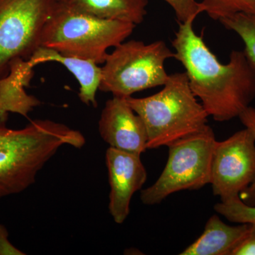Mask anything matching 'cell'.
Wrapping results in <instances>:
<instances>
[{
	"label": "cell",
	"mask_w": 255,
	"mask_h": 255,
	"mask_svg": "<svg viewBox=\"0 0 255 255\" xmlns=\"http://www.w3.org/2000/svg\"><path fill=\"white\" fill-rule=\"evenodd\" d=\"M194 18L179 23L172 41L174 58L185 68L189 86L209 117L218 122L239 117L255 98V70L244 51L233 50L220 63L196 34Z\"/></svg>",
	"instance_id": "6da1fadb"
},
{
	"label": "cell",
	"mask_w": 255,
	"mask_h": 255,
	"mask_svg": "<svg viewBox=\"0 0 255 255\" xmlns=\"http://www.w3.org/2000/svg\"><path fill=\"white\" fill-rule=\"evenodd\" d=\"M85 143L81 132L48 119L33 121L21 129L0 122V199L33 185L38 172L60 147L80 149Z\"/></svg>",
	"instance_id": "7a4b0ae2"
},
{
	"label": "cell",
	"mask_w": 255,
	"mask_h": 255,
	"mask_svg": "<svg viewBox=\"0 0 255 255\" xmlns=\"http://www.w3.org/2000/svg\"><path fill=\"white\" fill-rule=\"evenodd\" d=\"M127 100L145 124L147 149L168 147L209 127V115L191 91L185 72L169 75L155 95Z\"/></svg>",
	"instance_id": "3957f363"
},
{
	"label": "cell",
	"mask_w": 255,
	"mask_h": 255,
	"mask_svg": "<svg viewBox=\"0 0 255 255\" xmlns=\"http://www.w3.org/2000/svg\"><path fill=\"white\" fill-rule=\"evenodd\" d=\"M135 26L75 11L57 0L42 32L41 46L100 65L108 50L125 41Z\"/></svg>",
	"instance_id": "277c9868"
},
{
	"label": "cell",
	"mask_w": 255,
	"mask_h": 255,
	"mask_svg": "<svg viewBox=\"0 0 255 255\" xmlns=\"http://www.w3.org/2000/svg\"><path fill=\"white\" fill-rule=\"evenodd\" d=\"M169 58H174V52L163 41L148 44L135 40L124 41L106 58L100 90L127 98L142 90L164 86L169 77L164 64Z\"/></svg>",
	"instance_id": "5b68a950"
},
{
	"label": "cell",
	"mask_w": 255,
	"mask_h": 255,
	"mask_svg": "<svg viewBox=\"0 0 255 255\" xmlns=\"http://www.w3.org/2000/svg\"><path fill=\"white\" fill-rule=\"evenodd\" d=\"M216 142L214 130L209 126L203 131L169 145L168 159L162 174L140 192L142 204L155 205L174 193L199 190L210 184Z\"/></svg>",
	"instance_id": "8992f818"
},
{
	"label": "cell",
	"mask_w": 255,
	"mask_h": 255,
	"mask_svg": "<svg viewBox=\"0 0 255 255\" xmlns=\"http://www.w3.org/2000/svg\"><path fill=\"white\" fill-rule=\"evenodd\" d=\"M57 0H0V78L15 58L29 59Z\"/></svg>",
	"instance_id": "52a82bcc"
},
{
	"label": "cell",
	"mask_w": 255,
	"mask_h": 255,
	"mask_svg": "<svg viewBox=\"0 0 255 255\" xmlns=\"http://www.w3.org/2000/svg\"><path fill=\"white\" fill-rule=\"evenodd\" d=\"M255 180V136L250 129L215 143L211 182L215 196L225 202L240 198Z\"/></svg>",
	"instance_id": "ba28073f"
},
{
	"label": "cell",
	"mask_w": 255,
	"mask_h": 255,
	"mask_svg": "<svg viewBox=\"0 0 255 255\" xmlns=\"http://www.w3.org/2000/svg\"><path fill=\"white\" fill-rule=\"evenodd\" d=\"M106 164L110 184L109 211L114 222L122 224L130 213L132 196L147 180V171L140 155L110 147Z\"/></svg>",
	"instance_id": "9c48e42d"
},
{
	"label": "cell",
	"mask_w": 255,
	"mask_h": 255,
	"mask_svg": "<svg viewBox=\"0 0 255 255\" xmlns=\"http://www.w3.org/2000/svg\"><path fill=\"white\" fill-rule=\"evenodd\" d=\"M99 132L114 148L139 155L147 150L145 124L127 98L114 96L106 102L99 121Z\"/></svg>",
	"instance_id": "30bf717a"
},
{
	"label": "cell",
	"mask_w": 255,
	"mask_h": 255,
	"mask_svg": "<svg viewBox=\"0 0 255 255\" xmlns=\"http://www.w3.org/2000/svg\"><path fill=\"white\" fill-rule=\"evenodd\" d=\"M34 68L28 59L15 58L9 63L7 74L0 78V122H7L9 113L27 118L41 105L38 99L25 90L33 78Z\"/></svg>",
	"instance_id": "8fae6325"
},
{
	"label": "cell",
	"mask_w": 255,
	"mask_h": 255,
	"mask_svg": "<svg viewBox=\"0 0 255 255\" xmlns=\"http://www.w3.org/2000/svg\"><path fill=\"white\" fill-rule=\"evenodd\" d=\"M33 67L48 62H56L68 69L80 85L78 97L87 106L97 107V93L102 80V68L91 60L60 54L56 50L39 47L30 57Z\"/></svg>",
	"instance_id": "7c38bea8"
},
{
	"label": "cell",
	"mask_w": 255,
	"mask_h": 255,
	"mask_svg": "<svg viewBox=\"0 0 255 255\" xmlns=\"http://www.w3.org/2000/svg\"><path fill=\"white\" fill-rule=\"evenodd\" d=\"M249 223L229 226L217 215L211 216L206 223L204 233L187 247L182 255H231L251 228Z\"/></svg>",
	"instance_id": "4fadbf2b"
},
{
	"label": "cell",
	"mask_w": 255,
	"mask_h": 255,
	"mask_svg": "<svg viewBox=\"0 0 255 255\" xmlns=\"http://www.w3.org/2000/svg\"><path fill=\"white\" fill-rule=\"evenodd\" d=\"M80 12L106 19L122 20L140 24L147 14V0H58Z\"/></svg>",
	"instance_id": "5bb4252c"
},
{
	"label": "cell",
	"mask_w": 255,
	"mask_h": 255,
	"mask_svg": "<svg viewBox=\"0 0 255 255\" xmlns=\"http://www.w3.org/2000/svg\"><path fill=\"white\" fill-rule=\"evenodd\" d=\"M228 30L236 32L245 44L247 58L255 70V14L238 12L219 20Z\"/></svg>",
	"instance_id": "9a60e30c"
},
{
	"label": "cell",
	"mask_w": 255,
	"mask_h": 255,
	"mask_svg": "<svg viewBox=\"0 0 255 255\" xmlns=\"http://www.w3.org/2000/svg\"><path fill=\"white\" fill-rule=\"evenodd\" d=\"M200 4L203 12L217 21L238 12L255 14V0H202Z\"/></svg>",
	"instance_id": "2e32d148"
},
{
	"label": "cell",
	"mask_w": 255,
	"mask_h": 255,
	"mask_svg": "<svg viewBox=\"0 0 255 255\" xmlns=\"http://www.w3.org/2000/svg\"><path fill=\"white\" fill-rule=\"evenodd\" d=\"M214 210L231 222L255 225V206L247 205L241 198L221 201L214 206Z\"/></svg>",
	"instance_id": "e0dca14e"
},
{
	"label": "cell",
	"mask_w": 255,
	"mask_h": 255,
	"mask_svg": "<svg viewBox=\"0 0 255 255\" xmlns=\"http://www.w3.org/2000/svg\"><path fill=\"white\" fill-rule=\"evenodd\" d=\"M174 10L178 23L187 22L202 13L197 0H164Z\"/></svg>",
	"instance_id": "ac0fdd59"
},
{
	"label": "cell",
	"mask_w": 255,
	"mask_h": 255,
	"mask_svg": "<svg viewBox=\"0 0 255 255\" xmlns=\"http://www.w3.org/2000/svg\"><path fill=\"white\" fill-rule=\"evenodd\" d=\"M238 118L241 119L245 127L250 129L255 136V108L248 107ZM240 198L247 205L255 206V180L251 187L240 194Z\"/></svg>",
	"instance_id": "d6986e66"
},
{
	"label": "cell",
	"mask_w": 255,
	"mask_h": 255,
	"mask_svg": "<svg viewBox=\"0 0 255 255\" xmlns=\"http://www.w3.org/2000/svg\"><path fill=\"white\" fill-rule=\"evenodd\" d=\"M231 255H255V225H252L249 232L235 248Z\"/></svg>",
	"instance_id": "ffe728a7"
},
{
	"label": "cell",
	"mask_w": 255,
	"mask_h": 255,
	"mask_svg": "<svg viewBox=\"0 0 255 255\" xmlns=\"http://www.w3.org/2000/svg\"><path fill=\"white\" fill-rule=\"evenodd\" d=\"M9 240V232L4 225L0 223V255H24Z\"/></svg>",
	"instance_id": "44dd1931"
}]
</instances>
